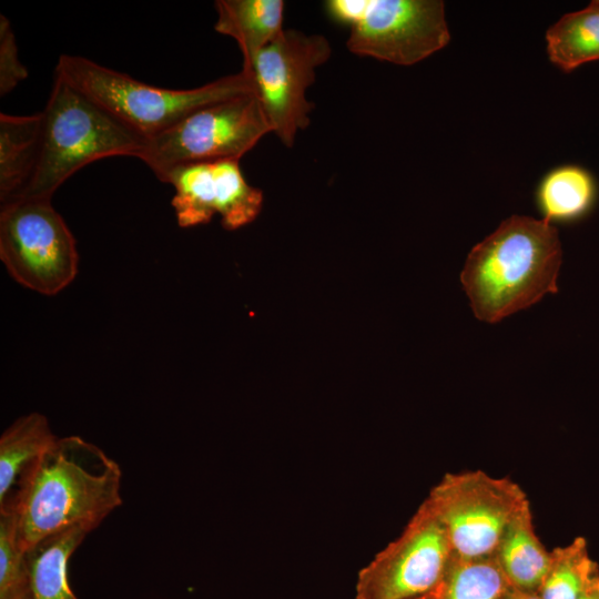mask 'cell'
<instances>
[{"label":"cell","mask_w":599,"mask_h":599,"mask_svg":"<svg viewBox=\"0 0 599 599\" xmlns=\"http://www.w3.org/2000/svg\"><path fill=\"white\" fill-rule=\"evenodd\" d=\"M121 480L119 464L101 448L79 436L58 438L0 500L16 512L21 554L75 525L95 529L122 505Z\"/></svg>","instance_id":"6da1fadb"},{"label":"cell","mask_w":599,"mask_h":599,"mask_svg":"<svg viewBox=\"0 0 599 599\" xmlns=\"http://www.w3.org/2000/svg\"><path fill=\"white\" fill-rule=\"evenodd\" d=\"M562 251L546 220L514 215L469 252L460 282L476 318L497 323L558 292Z\"/></svg>","instance_id":"7a4b0ae2"},{"label":"cell","mask_w":599,"mask_h":599,"mask_svg":"<svg viewBox=\"0 0 599 599\" xmlns=\"http://www.w3.org/2000/svg\"><path fill=\"white\" fill-rule=\"evenodd\" d=\"M40 113L38 161L19 199L51 200L53 193L83 166L110 156L140 159L146 143L145 138L58 75Z\"/></svg>","instance_id":"3957f363"},{"label":"cell","mask_w":599,"mask_h":599,"mask_svg":"<svg viewBox=\"0 0 599 599\" xmlns=\"http://www.w3.org/2000/svg\"><path fill=\"white\" fill-rule=\"evenodd\" d=\"M55 75L145 139L201 106L256 93L252 71L244 69L197 88L177 90L140 82L83 57L62 54L58 59Z\"/></svg>","instance_id":"277c9868"},{"label":"cell","mask_w":599,"mask_h":599,"mask_svg":"<svg viewBox=\"0 0 599 599\" xmlns=\"http://www.w3.org/2000/svg\"><path fill=\"white\" fill-rule=\"evenodd\" d=\"M272 128L256 93L201 106L146 139L140 156L165 183L175 169L202 162L237 160Z\"/></svg>","instance_id":"5b68a950"},{"label":"cell","mask_w":599,"mask_h":599,"mask_svg":"<svg viewBox=\"0 0 599 599\" xmlns=\"http://www.w3.org/2000/svg\"><path fill=\"white\" fill-rule=\"evenodd\" d=\"M324 10L349 28L352 53L394 64H415L450 40L439 0H327Z\"/></svg>","instance_id":"8992f818"},{"label":"cell","mask_w":599,"mask_h":599,"mask_svg":"<svg viewBox=\"0 0 599 599\" xmlns=\"http://www.w3.org/2000/svg\"><path fill=\"white\" fill-rule=\"evenodd\" d=\"M440 518L454 556L494 557L508 525L530 504L508 477L481 469L447 473L426 497Z\"/></svg>","instance_id":"52a82bcc"},{"label":"cell","mask_w":599,"mask_h":599,"mask_svg":"<svg viewBox=\"0 0 599 599\" xmlns=\"http://www.w3.org/2000/svg\"><path fill=\"white\" fill-rule=\"evenodd\" d=\"M0 258L18 283L43 295L59 293L78 273L75 240L51 200L1 205Z\"/></svg>","instance_id":"ba28073f"},{"label":"cell","mask_w":599,"mask_h":599,"mask_svg":"<svg viewBox=\"0 0 599 599\" xmlns=\"http://www.w3.org/2000/svg\"><path fill=\"white\" fill-rule=\"evenodd\" d=\"M451 555L446 529L425 498L400 535L359 570L355 599H416L436 592Z\"/></svg>","instance_id":"9c48e42d"},{"label":"cell","mask_w":599,"mask_h":599,"mask_svg":"<svg viewBox=\"0 0 599 599\" xmlns=\"http://www.w3.org/2000/svg\"><path fill=\"white\" fill-rule=\"evenodd\" d=\"M332 47L322 34L283 30L255 57L252 68L256 95L281 142L292 148L309 123L314 103L306 98L316 69L328 61Z\"/></svg>","instance_id":"30bf717a"},{"label":"cell","mask_w":599,"mask_h":599,"mask_svg":"<svg viewBox=\"0 0 599 599\" xmlns=\"http://www.w3.org/2000/svg\"><path fill=\"white\" fill-rule=\"evenodd\" d=\"M165 183L174 190L172 206L181 227L209 223L215 214L226 230L253 222L263 205L262 190L245 180L237 160H222L175 169Z\"/></svg>","instance_id":"8fae6325"},{"label":"cell","mask_w":599,"mask_h":599,"mask_svg":"<svg viewBox=\"0 0 599 599\" xmlns=\"http://www.w3.org/2000/svg\"><path fill=\"white\" fill-rule=\"evenodd\" d=\"M283 0H217L216 32L234 39L242 52V69L250 71L257 53L284 29Z\"/></svg>","instance_id":"7c38bea8"},{"label":"cell","mask_w":599,"mask_h":599,"mask_svg":"<svg viewBox=\"0 0 599 599\" xmlns=\"http://www.w3.org/2000/svg\"><path fill=\"white\" fill-rule=\"evenodd\" d=\"M494 558L511 587L538 593L549 566L550 551L536 534L530 504L508 525Z\"/></svg>","instance_id":"4fadbf2b"},{"label":"cell","mask_w":599,"mask_h":599,"mask_svg":"<svg viewBox=\"0 0 599 599\" xmlns=\"http://www.w3.org/2000/svg\"><path fill=\"white\" fill-rule=\"evenodd\" d=\"M41 113L0 114L1 205L18 200L34 172L40 146Z\"/></svg>","instance_id":"5bb4252c"},{"label":"cell","mask_w":599,"mask_h":599,"mask_svg":"<svg viewBox=\"0 0 599 599\" xmlns=\"http://www.w3.org/2000/svg\"><path fill=\"white\" fill-rule=\"evenodd\" d=\"M94 529L75 525L40 540L24 554L33 599H78L68 580L71 555Z\"/></svg>","instance_id":"9a60e30c"},{"label":"cell","mask_w":599,"mask_h":599,"mask_svg":"<svg viewBox=\"0 0 599 599\" xmlns=\"http://www.w3.org/2000/svg\"><path fill=\"white\" fill-rule=\"evenodd\" d=\"M596 196L592 175L581 166L566 164L542 177L536 191V203L547 222L567 223L585 216Z\"/></svg>","instance_id":"2e32d148"},{"label":"cell","mask_w":599,"mask_h":599,"mask_svg":"<svg viewBox=\"0 0 599 599\" xmlns=\"http://www.w3.org/2000/svg\"><path fill=\"white\" fill-rule=\"evenodd\" d=\"M550 61L569 72L581 64L599 60V4L561 17L546 34Z\"/></svg>","instance_id":"e0dca14e"},{"label":"cell","mask_w":599,"mask_h":599,"mask_svg":"<svg viewBox=\"0 0 599 599\" xmlns=\"http://www.w3.org/2000/svg\"><path fill=\"white\" fill-rule=\"evenodd\" d=\"M58 437L42 414L19 417L0 437V500L13 488L23 469L51 447Z\"/></svg>","instance_id":"ac0fdd59"},{"label":"cell","mask_w":599,"mask_h":599,"mask_svg":"<svg viewBox=\"0 0 599 599\" xmlns=\"http://www.w3.org/2000/svg\"><path fill=\"white\" fill-rule=\"evenodd\" d=\"M598 572L599 565L591 559L586 538L576 537L568 545L550 550L538 595L542 599H578Z\"/></svg>","instance_id":"d6986e66"},{"label":"cell","mask_w":599,"mask_h":599,"mask_svg":"<svg viewBox=\"0 0 599 599\" xmlns=\"http://www.w3.org/2000/svg\"><path fill=\"white\" fill-rule=\"evenodd\" d=\"M509 588L494 557L467 559L451 555L438 599H500Z\"/></svg>","instance_id":"ffe728a7"},{"label":"cell","mask_w":599,"mask_h":599,"mask_svg":"<svg viewBox=\"0 0 599 599\" xmlns=\"http://www.w3.org/2000/svg\"><path fill=\"white\" fill-rule=\"evenodd\" d=\"M27 575L24 555L18 548L17 517L8 501L0 502V593Z\"/></svg>","instance_id":"44dd1931"},{"label":"cell","mask_w":599,"mask_h":599,"mask_svg":"<svg viewBox=\"0 0 599 599\" xmlns=\"http://www.w3.org/2000/svg\"><path fill=\"white\" fill-rule=\"evenodd\" d=\"M28 77L27 69L20 63L14 33L9 20L0 16V95L12 91Z\"/></svg>","instance_id":"7402d4cb"},{"label":"cell","mask_w":599,"mask_h":599,"mask_svg":"<svg viewBox=\"0 0 599 599\" xmlns=\"http://www.w3.org/2000/svg\"><path fill=\"white\" fill-rule=\"evenodd\" d=\"M0 599H33L28 572L22 579H20L11 588L0 593Z\"/></svg>","instance_id":"603a6c76"},{"label":"cell","mask_w":599,"mask_h":599,"mask_svg":"<svg viewBox=\"0 0 599 599\" xmlns=\"http://www.w3.org/2000/svg\"><path fill=\"white\" fill-rule=\"evenodd\" d=\"M578 599H599V572L590 580Z\"/></svg>","instance_id":"cb8c5ba5"},{"label":"cell","mask_w":599,"mask_h":599,"mask_svg":"<svg viewBox=\"0 0 599 599\" xmlns=\"http://www.w3.org/2000/svg\"><path fill=\"white\" fill-rule=\"evenodd\" d=\"M500 599H542L537 592H528L510 588L501 596Z\"/></svg>","instance_id":"d4e9b609"},{"label":"cell","mask_w":599,"mask_h":599,"mask_svg":"<svg viewBox=\"0 0 599 599\" xmlns=\"http://www.w3.org/2000/svg\"><path fill=\"white\" fill-rule=\"evenodd\" d=\"M416 599H438V591L416 598Z\"/></svg>","instance_id":"484cf974"}]
</instances>
